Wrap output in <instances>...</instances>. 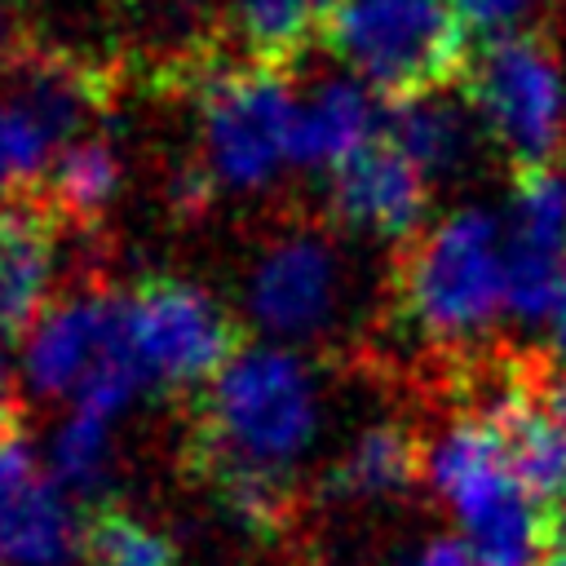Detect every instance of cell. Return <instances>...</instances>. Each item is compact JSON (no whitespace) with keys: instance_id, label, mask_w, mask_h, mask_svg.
Wrapping results in <instances>:
<instances>
[{"instance_id":"cell-29","label":"cell","mask_w":566,"mask_h":566,"mask_svg":"<svg viewBox=\"0 0 566 566\" xmlns=\"http://www.w3.org/2000/svg\"><path fill=\"white\" fill-rule=\"evenodd\" d=\"M18 424H22V420H18V402L0 407V447H4V442H18V438H22V433H18Z\"/></svg>"},{"instance_id":"cell-18","label":"cell","mask_w":566,"mask_h":566,"mask_svg":"<svg viewBox=\"0 0 566 566\" xmlns=\"http://www.w3.org/2000/svg\"><path fill=\"white\" fill-rule=\"evenodd\" d=\"M385 137H389L424 177L455 172V168L469 159V150H473L469 111L455 106L447 93L389 106V111H385Z\"/></svg>"},{"instance_id":"cell-8","label":"cell","mask_w":566,"mask_h":566,"mask_svg":"<svg viewBox=\"0 0 566 566\" xmlns=\"http://www.w3.org/2000/svg\"><path fill=\"white\" fill-rule=\"evenodd\" d=\"M124 332L142 376L168 389H203L243 349L230 310L177 274H146L133 283L124 296Z\"/></svg>"},{"instance_id":"cell-15","label":"cell","mask_w":566,"mask_h":566,"mask_svg":"<svg viewBox=\"0 0 566 566\" xmlns=\"http://www.w3.org/2000/svg\"><path fill=\"white\" fill-rule=\"evenodd\" d=\"M385 111L363 80H318L310 93H301L296 133H292V168H310L332 177L345 159H354L363 146H371L385 133Z\"/></svg>"},{"instance_id":"cell-5","label":"cell","mask_w":566,"mask_h":566,"mask_svg":"<svg viewBox=\"0 0 566 566\" xmlns=\"http://www.w3.org/2000/svg\"><path fill=\"white\" fill-rule=\"evenodd\" d=\"M190 93L199 119V164L212 172L217 190H270L292 164V133L301 111L292 71L217 57L190 84Z\"/></svg>"},{"instance_id":"cell-12","label":"cell","mask_w":566,"mask_h":566,"mask_svg":"<svg viewBox=\"0 0 566 566\" xmlns=\"http://www.w3.org/2000/svg\"><path fill=\"white\" fill-rule=\"evenodd\" d=\"M0 84V97L22 106L57 142V150L75 137H88L115 102V75L106 71V62L71 53L66 44H31Z\"/></svg>"},{"instance_id":"cell-4","label":"cell","mask_w":566,"mask_h":566,"mask_svg":"<svg viewBox=\"0 0 566 566\" xmlns=\"http://www.w3.org/2000/svg\"><path fill=\"white\" fill-rule=\"evenodd\" d=\"M429 482L482 566H539L548 557V509L517 482L491 420L460 411L429 442Z\"/></svg>"},{"instance_id":"cell-20","label":"cell","mask_w":566,"mask_h":566,"mask_svg":"<svg viewBox=\"0 0 566 566\" xmlns=\"http://www.w3.org/2000/svg\"><path fill=\"white\" fill-rule=\"evenodd\" d=\"M84 562L88 566H177V548L128 509L106 504L84 522Z\"/></svg>"},{"instance_id":"cell-6","label":"cell","mask_w":566,"mask_h":566,"mask_svg":"<svg viewBox=\"0 0 566 566\" xmlns=\"http://www.w3.org/2000/svg\"><path fill=\"white\" fill-rule=\"evenodd\" d=\"M349 292L354 270L332 217L287 208L252 234L243 301L261 332L283 340H314L340 323Z\"/></svg>"},{"instance_id":"cell-7","label":"cell","mask_w":566,"mask_h":566,"mask_svg":"<svg viewBox=\"0 0 566 566\" xmlns=\"http://www.w3.org/2000/svg\"><path fill=\"white\" fill-rule=\"evenodd\" d=\"M464 106L513 172L553 168L566 146V84L553 35L531 27L491 35L469 62Z\"/></svg>"},{"instance_id":"cell-10","label":"cell","mask_w":566,"mask_h":566,"mask_svg":"<svg viewBox=\"0 0 566 566\" xmlns=\"http://www.w3.org/2000/svg\"><path fill=\"white\" fill-rule=\"evenodd\" d=\"M429 212V177L380 133L327 177V217L345 234L407 243Z\"/></svg>"},{"instance_id":"cell-16","label":"cell","mask_w":566,"mask_h":566,"mask_svg":"<svg viewBox=\"0 0 566 566\" xmlns=\"http://www.w3.org/2000/svg\"><path fill=\"white\" fill-rule=\"evenodd\" d=\"M420 478H429V442L416 438L407 424H371L323 473L318 495L327 504L389 500L416 486Z\"/></svg>"},{"instance_id":"cell-21","label":"cell","mask_w":566,"mask_h":566,"mask_svg":"<svg viewBox=\"0 0 566 566\" xmlns=\"http://www.w3.org/2000/svg\"><path fill=\"white\" fill-rule=\"evenodd\" d=\"M57 159V142L9 97H0V199L40 190Z\"/></svg>"},{"instance_id":"cell-11","label":"cell","mask_w":566,"mask_h":566,"mask_svg":"<svg viewBox=\"0 0 566 566\" xmlns=\"http://www.w3.org/2000/svg\"><path fill=\"white\" fill-rule=\"evenodd\" d=\"M124 349H128L124 296H111L106 287H75L62 292L40 318L27 345V371L35 389L49 398L62 394L80 398V389L97 376V367Z\"/></svg>"},{"instance_id":"cell-9","label":"cell","mask_w":566,"mask_h":566,"mask_svg":"<svg viewBox=\"0 0 566 566\" xmlns=\"http://www.w3.org/2000/svg\"><path fill=\"white\" fill-rule=\"evenodd\" d=\"M513 212L504 234L509 314L539 323L553 314L566 279V168L513 172Z\"/></svg>"},{"instance_id":"cell-3","label":"cell","mask_w":566,"mask_h":566,"mask_svg":"<svg viewBox=\"0 0 566 566\" xmlns=\"http://www.w3.org/2000/svg\"><path fill=\"white\" fill-rule=\"evenodd\" d=\"M323 44L389 106L464 84L473 62L455 0H340Z\"/></svg>"},{"instance_id":"cell-24","label":"cell","mask_w":566,"mask_h":566,"mask_svg":"<svg viewBox=\"0 0 566 566\" xmlns=\"http://www.w3.org/2000/svg\"><path fill=\"white\" fill-rule=\"evenodd\" d=\"M469 18V27L478 31H517V22L526 18V9H535L539 0H455Z\"/></svg>"},{"instance_id":"cell-26","label":"cell","mask_w":566,"mask_h":566,"mask_svg":"<svg viewBox=\"0 0 566 566\" xmlns=\"http://www.w3.org/2000/svg\"><path fill=\"white\" fill-rule=\"evenodd\" d=\"M407 566H482V557L469 548V539H433Z\"/></svg>"},{"instance_id":"cell-17","label":"cell","mask_w":566,"mask_h":566,"mask_svg":"<svg viewBox=\"0 0 566 566\" xmlns=\"http://www.w3.org/2000/svg\"><path fill=\"white\" fill-rule=\"evenodd\" d=\"M340 0H217L221 40H230L243 62L292 71L332 22Z\"/></svg>"},{"instance_id":"cell-22","label":"cell","mask_w":566,"mask_h":566,"mask_svg":"<svg viewBox=\"0 0 566 566\" xmlns=\"http://www.w3.org/2000/svg\"><path fill=\"white\" fill-rule=\"evenodd\" d=\"M106 420L111 416H97V411H84V407L66 420V429L53 442L57 482H66V486H93L106 473V451H111Z\"/></svg>"},{"instance_id":"cell-2","label":"cell","mask_w":566,"mask_h":566,"mask_svg":"<svg viewBox=\"0 0 566 566\" xmlns=\"http://www.w3.org/2000/svg\"><path fill=\"white\" fill-rule=\"evenodd\" d=\"M389 310L429 349L460 358L500 310L504 296V248L495 221L482 208H455L424 221L389 261Z\"/></svg>"},{"instance_id":"cell-27","label":"cell","mask_w":566,"mask_h":566,"mask_svg":"<svg viewBox=\"0 0 566 566\" xmlns=\"http://www.w3.org/2000/svg\"><path fill=\"white\" fill-rule=\"evenodd\" d=\"M553 354L566 358V279H562V292H557V305H553Z\"/></svg>"},{"instance_id":"cell-13","label":"cell","mask_w":566,"mask_h":566,"mask_svg":"<svg viewBox=\"0 0 566 566\" xmlns=\"http://www.w3.org/2000/svg\"><path fill=\"white\" fill-rule=\"evenodd\" d=\"M62 212L44 190L0 199V340L13 345L40 327L57 283Z\"/></svg>"},{"instance_id":"cell-31","label":"cell","mask_w":566,"mask_h":566,"mask_svg":"<svg viewBox=\"0 0 566 566\" xmlns=\"http://www.w3.org/2000/svg\"><path fill=\"white\" fill-rule=\"evenodd\" d=\"M111 4H119V0H111Z\"/></svg>"},{"instance_id":"cell-1","label":"cell","mask_w":566,"mask_h":566,"mask_svg":"<svg viewBox=\"0 0 566 566\" xmlns=\"http://www.w3.org/2000/svg\"><path fill=\"white\" fill-rule=\"evenodd\" d=\"M318 429V389L310 367L279 345H243L208 380L190 411L186 469H265L287 473Z\"/></svg>"},{"instance_id":"cell-25","label":"cell","mask_w":566,"mask_h":566,"mask_svg":"<svg viewBox=\"0 0 566 566\" xmlns=\"http://www.w3.org/2000/svg\"><path fill=\"white\" fill-rule=\"evenodd\" d=\"M35 44L31 27H27V13H22V0H0V80L9 75V66Z\"/></svg>"},{"instance_id":"cell-19","label":"cell","mask_w":566,"mask_h":566,"mask_svg":"<svg viewBox=\"0 0 566 566\" xmlns=\"http://www.w3.org/2000/svg\"><path fill=\"white\" fill-rule=\"evenodd\" d=\"M119 186H124V168H119L115 146L88 133L57 150L40 190L49 195V203L62 212L66 226H97L119 199Z\"/></svg>"},{"instance_id":"cell-23","label":"cell","mask_w":566,"mask_h":566,"mask_svg":"<svg viewBox=\"0 0 566 566\" xmlns=\"http://www.w3.org/2000/svg\"><path fill=\"white\" fill-rule=\"evenodd\" d=\"M526 385H531V398L566 429V358L531 354L526 358Z\"/></svg>"},{"instance_id":"cell-28","label":"cell","mask_w":566,"mask_h":566,"mask_svg":"<svg viewBox=\"0 0 566 566\" xmlns=\"http://www.w3.org/2000/svg\"><path fill=\"white\" fill-rule=\"evenodd\" d=\"M9 402H18V394H13V367H9V354L0 340V407H9Z\"/></svg>"},{"instance_id":"cell-14","label":"cell","mask_w":566,"mask_h":566,"mask_svg":"<svg viewBox=\"0 0 566 566\" xmlns=\"http://www.w3.org/2000/svg\"><path fill=\"white\" fill-rule=\"evenodd\" d=\"M84 553V526L75 531L71 504L57 478L40 473L18 442L0 447V566H66Z\"/></svg>"},{"instance_id":"cell-30","label":"cell","mask_w":566,"mask_h":566,"mask_svg":"<svg viewBox=\"0 0 566 566\" xmlns=\"http://www.w3.org/2000/svg\"><path fill=\"white\" fill-rule=\"evenodd\" d=\"M539 566H566V548H553V553H548Z\"/></svg>"}]
</instances>
